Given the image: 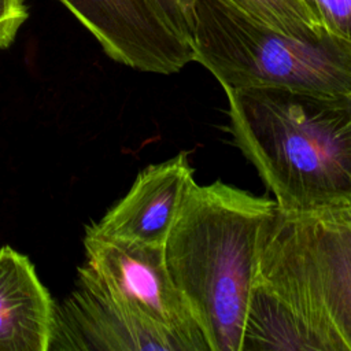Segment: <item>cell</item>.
Instances as JSON below:
<instances>
[{
	"instance_id": "9c48e42d",
	"label": "cell",
	"mask_w": 351,
	"mask_h": 351,
	"mask_svg": "<svg viewBox=\"0 0 351 351\" xmlns=\"http://www.w3.org/2000/svg\"><path fill=\"white\" fill-rule=\"evenodd\" d=\"M56 306L32 262L10 245L0 248V351H48Z\"/></svg>"
},
{
	"instance_id": "5bb4252c",
	"label": "cell",
	"mask_w": 351,
	"mask_h": 351,
	"mask_svg": "<svg viewBox=\"0 0 351 351\" xmlns=\"http://www.w3.org/2000/svg\"><path fill=\"white\" fill-rule=\"evenodd\" d=\"M26 18L25 0H0V49L14 41Z\"/></svg>"
},
{
	"instance_id": "4fadbf2b",
	"label": "cell",
	"mask_w": 351,
	"mask_h": 351,
	"mask_svg": "<svg viewBox=\"0 0 351 351\" xmlns=\"http://www.w3.org/2000/svg\"><path fill=\"white\" fill-rule=\"evenodd\" d=\"M169 25L191 43L193 0H152ZM192 45V44H191Z\"/></svg>"
},
{
	"instance_id": "5b68a950",
	"label": "cell",
	"mask_w": 351,
	"mask_h": 351,
	"mask_svg": "<svg viewBox=\"0 0 351 351\" xmlns=\"http://www.w3.org/2000/svg\"><path fill=\"white\" fill-rule=\"evenodd\" d=\"M84 248L86 258L78 267L81 287L160 328L184 351H210L169 273L165 245L112 237L92 223L86 228Z\"/></svg>"
},
{
	"instance_id": "30bf717a",
	"label": "cell",
	"mask_w": 351,
	"mask_h": 351,
	"mask_svg": "<svg viewBox=\"0 0 351 351\" xmlns=\"http://www.w3.org/2000/svg\"><path fill=\"white\" fill-rule=\"evenodd\" d=\"M325 351L322 341L258 277L250 293L241 351Z\"/></svg>"
},
{
	"instance_id": "7c38bea8",
	"label": "cell",
	"mask_w": 351,
	"mask_h": 351,
	"mask_svg": "<svg viewBox=\"0 0 351 351\" xmlns=\"http://www.w3.org/2000/svg\"><path fill=\"white\" fill-rule=\"evenodd\" d=\"M304 3L328 33L351 43V0H304Z\"/></svg>"
},
{
	"instance_id": "3957f363",
	"label": "cell",
	"mask_w": 351,
	"mask_h": 351,
	"mask_svg": "<svg viewBox=\"0 0 351 351\" xmlns=\"http://www.w3.org/2000/svg\"><path fill=\"white\" fill-rule=\"evenodd\" d=\"M193 62L225 89L285 88L351 95V43L325 29L293 36L228 0H193Z\"/></svg>"
},
{
	"instance_id": "8992f818",
	"label": "cell",
	"mask_w": 351,
	"mask_h": 351,
	"mask_svg": "<svg viewBox=\"0 0 351 351\" xmlns=\"http://www.w3.org/2000/svg\"><path fill=\"white\" fill-rule=\"evenodd\" d=\"M59 1L118 63L169 75L193 62L191 43L169 25L152 0Z\"/></svg>"
},
{
	"instance_id": "ba28073f",
	"label": "cell",
	"mask_w": 351,
	"mask_h": 351,
	"mask_svg": "<svg viewBox=\"0 0 351 351\" xmlns=\"http://www.w3.org/2000/svg\"><path fill=\"white\" fill-rule=\"evenodd\" d=\"M192 180L193 167L186 152L149 165L138 173L128 193L93 225L112 237L165 245Z\"/></svg>"
},
{
	"instance_id": "52a82bcc",
	"label": "cell",
	"mask_w": 351,
	"mask_h": 351,
	"mask_svg": "<svg viewBox=\"0 0 351 351\" xmlns=\"http://www.w3.org/2000/svg\"><path fill=\"white\" fill-rule=\"evenodd\" d=\"M49 350L184 351L160 328L81 285L56 307Z\"/></svg>"
},
{
	"instance_id": "8fae6325",
	"label": "cell",
	"mask_w": 351,
	"mask_h": 351,
	"mask_svg": "<svg viewBox=\"0 0 351 351\" xmlns=\"http://www.w3.org/2000/svg\"><path fill=\"white\" fill-rule=\"evenodd\" d=\"M248 15L293 36H310L324 27L304 0H228Z\"/></svg>"
},
{
	"instance_id": "9a60e30c",
	"label": "cell",
	"mask_w": 351,
	"mask_h": 351,
	"mask_svg": "<svg viewBox=\"0 0 351 351\" xmlns=\"http://www.w3.org/2000/svg\"><path fill=\"white\" fill-rule=\"evenodd\" d=\"M337 213L340 215H343L344 218H347L348 221H351V206H344V207H337L336 208Z\"/></svg>"
},
{
	"instance_id": "6da1fadb",
	"label": "cell",
	"mask_w": 351,
	"mask_h": 351,
	"mask_svg": "<svg viewBox=\"0 0 351 351\" xmlns=\"http://www.w3.org/2000/svg\"><path fill=\"white\" fill-rule=\"evenodd\" d=\"M229 132L282 211L351 206V95L225 89Z\"/></svg>"
},
{
	"instance_id": "277c9868",
	"label": "cell",
	"mask_w": 351,
	"mask_h": 351,
	"mask_svg": "<svg viewBox=\"0 0 351 351\" xmlns=\"http://www.w3.org/2000/svg\"><path fill=\"white\" fill-rule=\"evenodd\" d=\"M256 277L325 351H351V221L336 208L277 207L261 233Z\"/></svg>"
},
{
	"instance_id": "7a4b0ae2",
	"label": "cell",
	"mask_w": 351,
	"mask_h": 351,
	"mask_svg": "<svg viewBox=\"0 0 351 351\" xmlns=\"http://www.w3.org/2000/svg\"><path fill=\"white\" fill-rule=\"evenodd\" d=\"M276 208L274 199L222 181L193 178L185 191L165 259L210 351H241L261 233Z\"/></svg>"
}]
</instances>
